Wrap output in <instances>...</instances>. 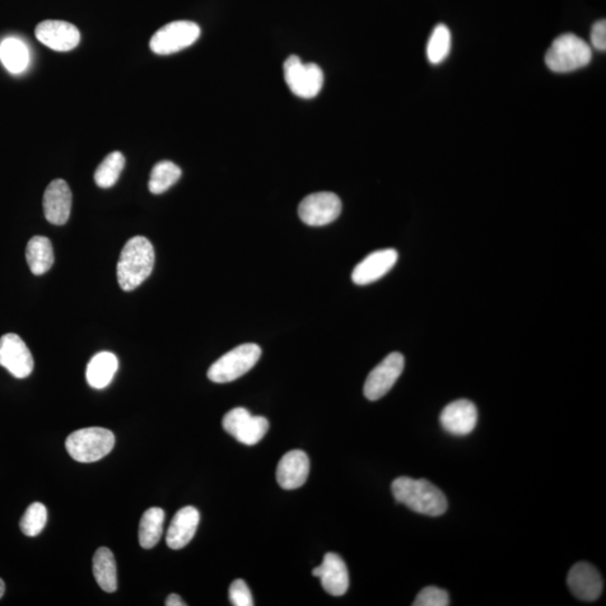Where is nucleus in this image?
Returning <instances> with one entry per match:
<instances>
[{
	"mask_svg": "<svg viewBox=\"0 0 606 606\" xmlns=\"http://www.w3.org/2000/svg\"><path fill=\"white\" fill-rule=\"evenodd\" d=\"M320 582L324 590L333 596L346 593L349 586V576L346 563L338 554H326L320 565Z\"/></svg>",
	"mask_w": 606,
	"mask_h": 606,
	"instance_id": "6ab92c4d",
	"label": "nucleus"
},
{
	"mask_svg": "<svg viewBox=\"0 0 606 606\" xmlns=\"http://www.w3.org/2000/svg\"><path fill=\"white\" fill-rule=\"evenodd\" d=\"M118 368V357L113 353L101 352L91 358L88 364L86 377L88 384L93 389H105L113 381Z\"/></svg>",
	"mask_w": 606,
	"mask_h": 606,
	"instance_id": "aec40b11",
	"label": "nucleus"
},
{
	"mask_svg": "<svg viewBox=\"0 0 606 606\" xmlns=\"http://www.w3.org/2000/svg\"><path fill=\"white\" fill-rule=\"evenodd\" d=\"M262 349L256 344H242L214 362L208 370V379L213 383H230L240 379L256 365Z\"/></svg>",
	"mask_w": 606,
	"mask_h": 606,
	"instance_id": "39448f33",
	"label": "nucleus"
},
{
	"mask_svg": "<svg viewBox=\"0 0 606 606\" xmlns=\"http://www.w3.org/2000/svg\"><path fill=\"white\" fill-rule=\"evenodd\" d=\"M26 260L31 272L43 275L50 271L54 263L52 244L44 236H34L26 246Z\"/></svg>",
	"mask_w": 606,
	"mask_h": 606,
	"instance_id": "4be33fe9",
	"label": "nucleus"
},
{
	"mask_svg": "<svg viewBox=\"0 0 606 606\" xmlns=\"http://www.w3.org/2000/svg\"><path fill=\"white\" fill-rule=\"evenodd\" d=\"M284 79L292 93L311 99L323 90L324 72L316 63H303L299 57L291 55L283 65Z\"/></svg>",
	"mask_w": 606,
	"mask_h": 606,
	"instance_id": "423d86ee",
	"label": "nucleus"
},
{
	"mask_svg": "<svg viewBox=\"0 0 606 606\" xmlns=\"http://www.w3.org/2000/svg\"><path fill=\"white\" fill-rule=\"evenodd\" d=\"M92 572L102 591L114 593L118 590V567L114 554L109 548L100 547L93 554Z\"/></svg>",
	"mask_w": 606,
	"mask_h": 606,
	"instance_id": "412c9836",
	"label": "nucleus"
},
{
	"mask_svg": "<svg viewBox=\"0 0 606 606\" xmlns=\"http://www.w3.org/2000/svg\"><path fill=\"white\" fill-rule=\"evenodd\" d=\"M403 370L404 357L402 354L391 353L368 374L365 384H364V395L370 401L383 398L393 389Z\"/></svg>",
	"mask_w": 606,
	"mask_h": 606,
	"instance_id": "9d476101",
	"label": "nucleus"
},
{
	"mask_svg": "<svg viewBox=\"0 0 606 606\" xmlns=\"http://www.w3.org/2000/svg\"><path fill=\"white\" fill-rule=\"evenodd\" d=\"M156 253L152 242L137 236L126 242L118 264V279L121 290L133 291L150 277Z\"/></svg>",
	"mask_w": 606,
	"mask_h": 606,
	"instance_id": "f257e3e1",
	"label": "nucleus"
},
{
	"mask_svg": "<svg viewBox=\"0 0 606 606\" xmlns=\"http://www.w3.org/2000/svg\"><path fill=\"white\" fill-rule=\"evenodd\" d=\"M199 521V511L194 507H182L176 512L166 534V544L169 548H185L197 533Z\"/></svg>",
	"mask_w": 606,
	"mask_h": 606,
	"instance_id": "a211bd4d",
	"label": "nucleus"
},
{
	"mask_svg": "<svg viewBox=\"0 0 606 606\" xmlns=\"http://www.w3.org/2000/svg\"><path fill=\"white\" fill-rule=\"evenodd\" d=\"M36 39L51 50L67 52L80 43V32L71 23L64 21L41 22L35 29Z\"/></svg>",
	"mask_w": 606,
	"mask_h": 606,
	"instance_id": "f8f14e48",
	"label": "nucleus"
},
{
	"mask_svg": "<svg viewBox=\"0 0 606 606\" xmlns=\"http://www.w3.org/2000/svg\"><path fill=\"white\" fill-rule=\"evenodd\" d=\"M72 194L67 182L58 179L51 182L43 197L46 221L53 225H64L71 213Z\"/></svg>",
	"mask_w": 606,
	"mask_h": 606,
	"instance_id": "2eb2a0df",
	"label": "nucleus"
},
{
	"mask_svg": "<svg viewBox=\"0 0 606 606\" xmlns=\"http://www.w3.org/2000/svg\"><path fill=\"white\" fill-rule=\"evenodd\" d=\"M451 49V33L445 24L433 29L427 44V58L432 64H440L449 57Z\"/></svg>",
	"mask_w": 606,
	"mask_h": 606,
	"instance_id": "a878e982",
	"label": "nucleus"
},
{
	"mask_svg": "<svg viewBox=\"0 0 606 606\" xmlns=\"http://www.w3.org/2000/svg\"><path fill=\"white\" fill-rule=\"evenodd\" d=\"M230 600L234 606H253L254 601L246 582L242 580H236L232 582L230 587Z\"/></svg>",
	"mask_w": 606,
	"mask_h": 606,
	"instance_id": "c756f323",
	"label": "nucleus"
},
{
	"mask_svg": "<svg viewBox=\"0 0 606 606\" xmlns=\"http://www.w3.org/2000/svg\"><path fill=\"white\" fill-rule=\"evenodd\" d=\"M182 175L180 167L171 161H161L154 166L151 172L148 189L153 194H161L179 181Z\"/></svg>",
	"mask_w": 606,
	"mask_h": 606,
	"instance_id": "393cba45",
	"label": "nucleus"
},
{
	"mask_svg": "<svg viewBox=\"0 0 606 606\" xmlns=\"http://www.w3.org/2000/svg\"><path fill=\"white\" fill-rule=\"evenodd\" d=\"M478 409L469 400H457L442 410L441 427L450 435L466 436L472 432L478 424Z\"/></svg>",
	"mask_w": 606,
	"mask_h": 606,
	"instance_id": "4468645a",
	"label": "nucleus"
},
{
	"mask_svg": "<svg viewBox=\"0 0 606 606\" xmlns=\"http://www.w3.org/2000/svg\"><path fill=\"white\" fill-rule=\"evenodd\" d=\"M398 259V251L393 249L373 251L354 269L353 282L357 286H367L377 281L393 269Z\"/></svg>",
	"mask_w": 606,
	"mask_h": 606,
	"instance_id": "ddd939ff",
	"label": "nucleus"
},
{
	"mask_svg": "<svg viewBox=\"0 0 606 606\" xmlns=\"http://www.w3.org/2000/svg\"><path fill=\"white\" fill-rule=\"evenodd\" d=\"M591 42L592 45L594 46V49L598 51L606 50V22L605 20H601L595 23L593 27H592L591 33Z\"/></svg>",
	"mask_w": 606,
	"mask_h": 606,
	"instance_id": "7c9ffc66",
	"label": "nucleus"
},
{
	"mask_svg": "<svg viewBox=\"0 0 606 606\" xmlns=\"http://www.w3.org/2000/svg\"><path fill=\"white\" fill-rule=\"evenodd\" d=\"M202 34L199 25L190 21L169 23L156 32L150 42V48L158 55H170L189 48Z\"/></svg>",
	"mask_w": 606,
	"mask_h": 606,
	"instance_id": "0eeeda50",
	"label": "nucleus"
},
{
	"mask_svg": "<svg viewBox=\"0 0 606 606\" xmlns=\"http://www.w3.org/2000/svg\"><path fill=\"white\" fill-rule=\"evenodd\" d=\"M223 427L237 441L254 446L267 435L270 424L268 419L251 416L245 408H235L223 417Z\"/></svg>",
	"mask_w": 606,
	"mask_h": 606,
	"instance_id": "6e6552de",
	"label": "nucleus"
},
{
	"mask_svg": "<svg viewBox=\"0 0 606 606\" xmlns=\"http://www.w3.org/2000/svg\"><path fill=\"white\" fill-rule=\"evenodd\" d=\"M114 446V433L109 429L98 427L74 431L65 441L69 455L79 463L100 460L113 450Z\"/></svg>",
	"mask_w": 606,
	"mask_h": 606,
	"instance_id": "20e7f679",
	"label": "nucleus"
},
{
	"mask_svg": "<svg viewBox=\"0 0 606 606\" xmlns=\"http://www.w3.org/2000/svg\"><path fill=\"white\" fill-rule=\"evenodd\" d=\"M5 589H6V587H5V582L2 578H0V599H2L5 594Z\"/></svg>",
	"mask_w": 606,
	"mask_h": 606,
	"instance_id": "473e14b6",
	"label": "nucleus"
},
{
	"mask_svg": "<svg viewBox=\"0 0 606 606\" xmlns=\"http://www.w3.org/2000/svg\"><path fill=\"white\" fill-rule=\"evenodd\" d=\"M544 60L547 67L554 72H573L590 64L592 49L581 37L567 33L553 42Z\"/></svg>",
	"mask_w": 606,
	"mask_h": 606,
	"instance_id": "7ed1b4c3",
	"label": "nucleus"
},
{
	"mask_svg": "<svg viewBox=\"0 0 606 606\" xmlns=\"http://www.w3.org/2000/svg\"><path fill=\"white\" fill-rule=\"evenodd\" d=\"M298 213L308 226H326L340 216L342 202L333 193H316L302 200Z\"/></svg>",
	"mask_w": 606,
	"mask_h": 606,
	"instance_id": "1a4fd4ad",
	"label": "nucleus"
},
{
	"mask_svg": "<svg viewBox=\"0 0 606 606\" xmlns=\"http://www.w3.org/2000/svg\"><path fill=\"white\" fill-rule=\"evenodd\" d=\"M310 472L309 457L305 451H289L279 460L277 469V481L284 489H296L307 482Z\"/></svg>",
	"mask_w": 606,
	"mask_h": 606,
	"instance_id": "f3484780",
	"label": "nucleus"
},
{
	"mask_svg": "<svg viewBox=\"0 0 606 606\" xmlns=\"http://www.w3.org/2000/svg\"><path fill=\"white\" fill-rule=\"evenodd\" d=\"M166 606H185L186 603L185 602L184 600L180 598L178 594H171L167 596V599L166 601Z\"/></svg>",
	"mask_w": 606,
	"mask_h": 606,
	"instance_id": "2f4dec72",
	"label": "nucleus"
},
{
	"mask_svg": "<svg viewBox=\"0 0 606 606\" xmlns=\"http://www.w3.org/2000/svg\"><path fill=\"white\" fill-rule=\"evenodd\" d=\"M0 59L9 72L21 73L29 64V50L22 41L11 37L0 45Z\"/></svg>",
	"mask_w": 606,
	"mask_h": 606,
	"instance_id": "b1692460",
	"label": "nucleus"
},
{
	"mask_svg": "<svg viewBox=\"0 0 606 606\" xmlns=\"http://www.w3.org/2000/svg\"><path fill=\"white\" fill-rule=\"evenodd\" d=\"M567 584L577 599L587 602L598 600L603 591V580L599 571L587 563H578L573 566L567 577Z\"/></svg>",
	"mask_w": 606,
	"mask_h": 606,
	"instance_id": "dca6fc26",
	"label": "nucleus"
},
{
	"mask_svg": "<svg viewBox=\"0 0 606 606\" xmlns=\"http://www.w3.org/2000/svg\"><path fill=\"white\" fill-rule=\"evenodd\" d=\"M393 493L396 501L424 516H440L449 507L444 493L426 479L398 478L393 483Z\"/></svg>",
	"mask_w": 606,
	"mask_h": 606,
	"instance_id": "f03ea898",
	"label": "nucleus"
},
{
	"mask_svg": "<svg viewBox=\"0 0 606 606\" xmlns=\"http://www.w3.org/2000/svg\"><path fill=\"white\" fill-rule=\"evenodd\" d=\"M46 522L48 510L45 506L40 502L32 503L21 519L22 533L27 537H36L43 531Z\"/></svg>",
	"mask_w": 606,
	"mask_h": 606,
	"instance_id": "cd10ccee",
	"label": "nucleus"
},
{
	"mask_svg": "<svg viewBox=\"0 0 606 606\" xmlns=\"http://www.w3.org/2000/svg\"><path fill=\"white\" fill-rule=\"evenodd\" d=\"M0 365L16 379H25L32 374L34 360L20 336L6 334L0 338Z\"/></svg>",
	"mask_w": 606,
	"mask_h": 606,
	"instance_id": "9b49d317",
	"label": "nucleus"
},
{
	"mask_svg": "<svg viewBox=\"0 0 606 606\" xmlns=\"http://www.w3.org/2000/svg\"><path fill=\"white\" fill-rule=\"evenodd\" d=\"M450 604L449 593L436 586L423 589L413 602L414 606H447Z\"/></svg>",
	"mask_w": 606,
	"mask_h": 606,
	"instance_id": "c85d7f7f",
	"label": "nucleus"
},
{
	"mask_svg": "<svg viewBox=\"0 0 606 606\" xmlns=\"http://www.w3.org/2000/svg\"><path fill=\"white\" fill-rule=\"evenodd\" d=\"M166 514L160 507H151L144 512L139 522L138 540L144 549H151L160 542Z\"/></svg>",
	"mask_w": 606,
	"mask_h": 606,
	"instance_id": "5701e85b",
	"label": "nucleus"
},
{
	"mask_svg": "<svg viewBox=\"0 0 606 606\" xmlns=\"http://www.w3.org/2000/svg\"><path fill=\"white\" fill-rule=\"evenodd\" d=\"M125 157L118 151L110 153L105 157L95 172V182L100 188L109 189L118 181L121 171L124 170Z\"/></svg>",
	"mask_w": 606,
	"mask_h": 606,
	"instance_id": "bb28decb",
	"label": "nucleus"
}]
</instances>
